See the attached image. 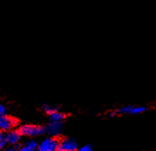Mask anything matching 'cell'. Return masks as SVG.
Instances as JSON below:
<instances>
[{
    "label": "cell",
    "mask_w": 156,
    "mask_h": 151,
    "mask_svg": "<svg viewBox=\"0 0 156 151\" xmlns=\"http://www.w3.org/2000/svg\"><path fill=\"white\" fill-rule=\"evenodd\" d=\"M17 124L15 118L6 115L0 116V131H8Z\"/></svg>",
    "instance_id": "cell-3"
},
{
    "label": "cell",
    "mask_w": 156,
    "mask_h": 151,
    "mask_svg": "<svg viewBox=\"0 0 156 151\" xmlns=\"http://www.w3.org/2000/svg\"><path fill=\"white\" fill-rule=\"evenodd\" d=\"M146 111V108L144 106H122L118 111H116L117 114H132L137 115L142 113Z\"/></svg>",
    "instance_id": "cell-4"
},
{
    "label": "cell",
    "mask_w": 156,
    "mask_h": 151,
    "mask_svg": "<svg viewBox=\"0 0 156 151\" xmlns=\"http://www.w3.org/2000/svg\"><path fill=\"white\" fill-rule=\"evenodd\" d=\"M59 149V142L55 137H48L37 147L38 151H56Z\"/></svg>",
    "instance_id": "cell-2"
},
{
    "label": "cell",
    "mask_w": 156,
    "mask_h": 151,
    "mask_svg": "<svg viewBox=\"0 0 156 151\" xmlns=\"http://www.w3.org/2000/svg\"><path fill=\"white\" fill-rule=\"evenodd\" d=\"M5 136V135H4V134H2V133H1V131H0V140L3 138V136Z\"/></svg>",
    "instance_id": "cell-14"
},
{
    "label": "cell",
    "mask_w": 156,
    "mask_h": 151,
    "mask_svg": "<svg viewBox=\"0 0 156 151\" xmlns=\"http://www.w3.org/2000/svg\"><path fill=\"white\" fill-rule=\"evenodd\" d=\"M0 151H15V149H3V150H0Z\"/></svg>",
    "instance_id": "cell-13"
},
{
    "label": "cell",
    "mask_w": 156,
    "mask_h": 151,
    "mask_svg": "<svg viewBox=\"0 0 156 151\" xmlns=\"http://www.w3.org/2000/svg\"><path fill=\"white\" fill-rule=\"evenodd\" d=\"M66 118V115L61 111H57L54 113L49 115V119L51 122H55V123H61Z\"/></svg>",
    "instance_id": "cell-8"
},
{
    "label": "cell",
    "mask_w": 156,
    "mask_h": 151,
    "mask_svg": "<svg viewBox=\"0 0 156 151\" xmlns=\"http://www.w3.org/2000/svg\"><path fill=\"white\" fill-rule=\"evenodd\" d=\"M56 151H65V150H62V149H58Z\"/></svg>",
    "instance_id": "cell-15"
},
{
    "label": "cell",
    "mask_w": 156,
    "mask_h": 151,
    "mask_svg": "<svg viewBox=\"0 0 156 151\" xmlns=\"http://www.w3.org/2000/svg\"><path fill=\"white\" fill-rule=\"evenodd\" d=\"M38 147L37 142L35 140H30L25 143L24 146L20 148L18 151H35V149Z\"/></svg>",
    "instance_id": "cell-9"
},
{
    "label": "cell",
    "mask_w": 156,
    "mask_h": 151,
    "mask_svg": "<svg viewBox=\"0 0 156 151\" xmlns=\"http://www.w3.org/2000/svg\"><path fill=\"white\" fill-rule=\"evenodd\" d=\"M76 151H91V148L90 145H85L79 148Z\"/></svg>",
    "instance_id": "cell-11"
},
{
    "label": "cell",
    "mask_w": 156,
    "mask_h": 151,
    "mask_svg": "<svg viewBox=\"0 0 156 151\" xmlns=\"http://www.w3.org/2000/svg\"><path fill=\"white\" fill-rule=\"evenodd\" d=\"M19 133L21 136H37L42 135L45 132V128L40 125H33V124H25L19 128Z\"/></svg>",
    "instance_id": "cell-1"
},
{
    "label": "cell",
    "mask_w": 156,
    "mask_h": 151,
    "mask_svg": "<svg viewBox=\"0 0 156 151\" xmlns=\"http://www.w3.org/2000/svg\"><path fill=\"white\" fill-rule=\"evenodd\" d=\"M59 149L65 151H76L78 149V143L73 138H64L59 142Z\"/></svg>",
    "instance_id": "cell-5"
},
{
    "label": "cell",
    "mask_w": 156,
    "mask_h": 151,
    "mask_svg": "<svg viewBox=\"0 0 156 151\" xmlns=\"http://www.w3.org/2000/svg\"><path fill=\"white\" fill-rule=\"evenodd\" d=\"M42 109L43 111H45L46 113H48V115H50L52 113L55 112V111H58V107L55 106H52V105H49V104H46L44 106H42Z\"/></svg>",
    "instance_id": "cell-10"
},
{
    "label": "cell",
    "mask_w": 156,
    "mask_h": 151,
    "mask_svg": "<svg viewBox=\"0 0 156 151\" xmlns=\"http://www.w3.org/2000/svg\"><path fill=\"white\" fill-rule=\"evenodd\" d=\"M45 132H47L48 135H50L52 137L59 136L62 132V123L51 122L46 126Z\"/></svg>",
    "instance_id": "cell-6"
},
{
    "label": "cell",
    "mask_w": 156,
    "mask_h": 151,
    "mask_svg": "<svg viewBox=\"0 0 156 151\" xmlns=\"http://www.w3.org/2000/svg\"><path fill=\"white\" fill-rule=\"evenodd\" d=\"M5 112H6V109H5V106L0 105V116L5 115Z\"/></svg>",
    "instance_id": "cell-12"
},
{
    "label": "cell",
    "mask_w": 156,
    "mask_h": 151,
    "mask_svg": "<svg viewBox=\"0 0 156 151\" xmlns=\"http://www.w3.org/2000/svg\"><path fill=\"white\" fill-rule=\"evenodd\" d=\"M5 137H6L7 143L11 144V145H16L20 141L21 134L19 133V131H11L8 132L7 135H5Z\"/></svg>",
    "instance_id": "cell-7"
}]
</instances>
